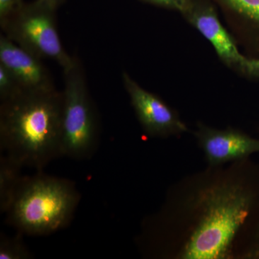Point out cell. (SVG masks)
Instances as JSON below:
<instances>
[{
	"instance_id": "cell-1",
	"label": "cell",
	"mask_w": 259,
	"mask_h": 259,
	"mask_svg": "<svg viewBox=\"0 0 259 259\" xmlns=\"http://www.w3.org/2000/svg\"><path fill=\"white\" fill-rule=\"evenodd\" d=\"M156 259H259V166L249 158L182 177L141 225Z\"/></svg>"
},
{
	"instance_id": "cell-2",
	"label": "cell",
	"mask_w": 259,
	"mask_h": 259,
	"mask_svg": "<svg viewBox=\"0 0 259 259\" xmlns=\"http://www.w3.org/2000/svg\"><path fill=\"white\" fill-rule=\"evenodd\" d=\"M62 92L22 91L0 104V147L22 167L42 171L62 156Z\"/></svg>"
},
{
	"instance_id": "cell-3",
	"label": "cell",
	"mask_w": 259,
	"mask_h": 259,
	"mask_svg": "<svg viewBox=\"0 0 259 259\" xmlns=\"http://www.w3.org/2000/svg\"><path fill=\"white\" fill-rule=\"evenodd\" d=\"M80 201L74 184L39 171L23 177L5 212L10 226L28 236H46L66 228Z\"/></svg>"
},
{
	"instance_id": "cell-4",
	"label": "cell",
	"mask_w": 259,
	"mask_h": 259,
	"mask_svg": "<svg viewBox=\"0 0 259 259\" xmlns=\"http://www.w3.org/2000/svg\"><path fill=\"white\" fill-rule=\"evenodd\" d=\"M64 70L61 150L62 156L90 159L100 141L98 115L87 84L81 61H74Z\"/></svg>"
},
{
	"instance_id": "cell-5",
	"label": "cell",
	"mask_w": 259,
	"mask_h": 259,
	"mask_svg": "<svg viewBox=\"0 0 259 259\" xmlns=\"http://www.w3.org/2000/svg\"><path fill=\"white\" fill-rule=\"evenodd\" d=\"M56 10L46 0L25 3L0 26L5 36L19 47L39 59L55 61L64 69L74 56L69 55L61 44Z\"/></svg>"
},
{
	"instance_id": "cell-6",
	"label": "cell",
	"mask_w": 259,
	"mask_h": 259,
	"mask_svg": "<svg viewBox=\"0 0 259 259\" xmlns=\"http://www.w3.org/2000/svg\"><path fill=\"white\" fill-rule=\"evenodd\" d=\"M122 81L136 117L148 136L167 139L189 132L179 112L158 95L140 86L125 71Z\"/></svg>"
},
{
	"instance_id": "cell-7",
	"label": "cell",
	"mask_w": 259,
	"mask_h": 259,
	"mask_svg": "<svg viewBox=\"0 0 259 259\" xmlns=\"http://www.w3.org/2000/svg\"><path fill=\"white\" fill-rule=\"evenodd\" d=\"M182 15L210 42L223 64L240 74L246 56L241 54L236 39L221 23L214 3L210 0H191Z\"/></svg>"
},
{
	"instance_id": "cell-8",
	"label": "cell",
	"mask_w": 259,
	"mask_h": 259,
	"mask_svg": "<svg viewBox=\"0 0 259 259\" xmlns=\"http://www.w3.org/2000/svg\"><path fill=\"white\" fill-rule=\"evenodd\" d=\"M194 136L207 166H224L259 153V139L235 127L215 128L199 122Z\"/></svg>"
},
{
	"instance_id": "cell-9",
	"label": "cell",
	"mask_w": 259,
	"mask_h": 259,
	"mask_svg": "<svg viewBox=\"0 0 259 259\" xmlns=\"http://www.w3.org/2000/svg\"><path fill=\"white\" fill-rule=\"evenodd\" d=\"M41 60L19 47L4 34L0 35V64L11 73L23 91L56 90L50 72Z\"/></svg>"
},
{
	"instance_id": "cell-10",
	"label": "cell",
	"mask_w": 259,
	"mask_h": 259,
	"mask_svg": "<svg viewBox=\"0 0 259 259\" xmlns=\"http://www.w3.org/2000/svg\"><path fill=\"white\" fill-rule=\"evenodd\" d=\"M248 57L259 58V0H210Z\"/></svg>"
},
{
	"instance_id": "cell-11",
	"label": "cell",
	"mask_w": 259,
	"mask_h": 259,
	"mask_svg": "<svg viewBox=\"0 0 259 259\" xmlns=\"http://www.w3.org/2000/svg\"><path fill=\"white\" fill-rule=\"evenodd\" d=\"M23 168L14 160L3 155L0 158V210L5 213L13 200L15 190L21 180Z\"/></svg>"
},
{
	"instance_id": "cell-12",
	"label": "cell",
	"mask_w": 259,
	"mask_h": 259,
	"mask_svg": "<svg viewBox=\"0 0 259 259\" xmlns=\"http://www.w3.org/2000/svg\"><path fill=\"white\" fill-rule=\"evenodd\" d=\"M19 233L15 237H7L2 234L0 239V259H27L31 254L23 243Z\"/></svg>"
},
{
	"instance_id": "cell-13",
	"label": "cell",
	"mask_w": 259,
	"mask_h": 259,
	"mask_svg": "<svg viewBox=\"0 0 259 259\" xmlns=\"http://www.w3.org/2000/svg\"><path fill=\"white\" fill-rule=\"evenodd\" d=\"M23 91L14 76L0 64V102L5 101Z\"/></svg>"
},
{
	"instance_id": "cell-14",
	"label": "cell",
	"mask_w": 259,
	"mask_h": 259,
	"mask_svg": "<svg viewBox=\"0 0 259 259\" xmlns=\"http://www.w3.org/2000/svg\"><path fill=\"white\" fill-rule=\"evenodd\" d=\"M158 8L178 12L181 15L188 8L191 0H141Z\"/></svg>"
},
{
	"instance_id": "cell-15",
	"label": "cell",
	"mask_w": 259,
	"mask_h": 259,
	"mask_svg": "<svg viewBox=\"0 0 259 259\" xmlns=\"http://www.w3.org/2000/svg\"><path fill=\"white\" fill-rule=\"evenodd\" d=\"M24 3L23 0H0V23L14 14Z\"/></svg>"
},
{
	"instance_id": "cell-16",
	"label": "cell",
	"mask_w": 259,
	"mask_h": 259,
	"mask_svg": "<svg viewBox=\"0 0 259 259\" xmlns=\"http://www.w3.org/2000/svg\"><path fill=\"white\" fill-rule=\"evenodd\" d=\"M240 74L250 79H259V58L245 56Z\"/></svg>"
},
{
	"instance_id": "cell-17",
	"label": "cell",
	"mask_w": 259,
	"mask_h": 259,
	"mask_svg": "<svg viewBox=\"0 0 259 259\" xmlns=\"http://www.w3.org/2000/svg\"><path fill=\"white\" fill-rule=\"evenodd\" d=\"M46 1L57 10L64 3L65 0H46Z\"/></svg>"
}]
</instances>
